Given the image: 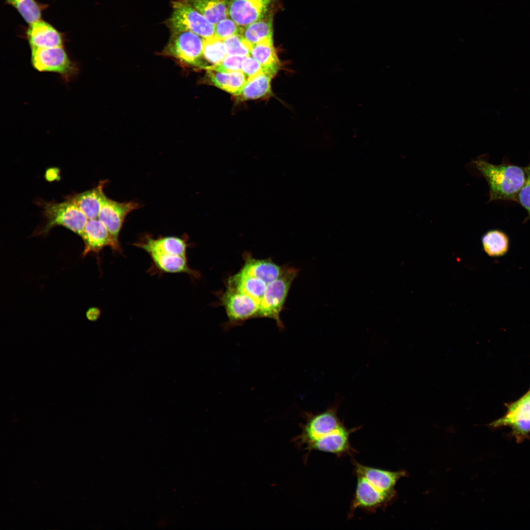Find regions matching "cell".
<instances>
[{
  "label": "cell",
  "instance_id": "603a6c76",
  "mask_svg": "<svg viewBox=\"0 0 530 530\" xmlns=\"http://www.w3.org/2000/svg\"><path fill=\"white\" fill-rule=\"evenodd\" d=\"M190 4L214 26L229 16L231 0H188Z\"/></svg>",
  "mask_w": 530,
  "mask_h": 530
},
{
  "label": "cell",
  "instance_id": "e575fe53",
  "mask_svg": "<svg viewBox=\"0 0 530 530\" xmlns=\"http://www.w3.org/2000/svg\"><path fill=\"white\" fill-rule=\"evenodd\" d=\"M525 396L530 401V391L528 392Z\"/></svg>",
  "mask_w": 530,
  "mask_h": 530
},
{
  "label": "cell",
  "instance_id": "7a4b0ae2",
  "mask_svg": "<svg viewBox=\"0 0 530 530\" xmlns=\"http://www.w3.org/2000/svg\"><path fill=\"white\" fill-rule=\"evenodd\" d=\"M356 486L348 517L357 509L373 512L386 506L395 495V486L404 471H390L353 462Z\"/></svg>",
  "mask_w": 530,
  "mask_h": 530
},
{
  "label": "cell",
  "instance_id": "e0dca14e",
  "mask_svg": "<svg viewBox=\"0 0 530 530\" xmlns=\"http://www.w3.org/2000/svg\"><path fill=\"white\" fill-rule=\"evenodd\" d=\"M106 183V181H101L96 187L81 193H74L65 199L75 204L87 219L98 218L106 196L104 188Z\"/></svg>",
  "mask_w": 530,
  "mask_h": 530
},
{
  "label": "cell",
  "instance_id": "d4e9b609",
  "mask_svg": "<svg viewBox=\"0 0 530 530\" xmlns=\"http://www.w3.org/2000/svg\"><path fill=\"white\" fill-rule=\"evenodd\" d=\"M483 249L491 257H500L506 254L509 248L508 235L499 229H491L485 232L481 238Z\"/></svg>",
  "mask_w": 530,
  "mask_h": 530
},
{
  "label": "cell",
  "instance_id": "ba28073f",
  "mask_svg": "<svg viewBox=\"0 0 530 530\" xmlns=\"http://www.w3.org/2000/svg\"><path fill=\"white\" fill-rule=\"evenodd\" d=\"M31 63L37 71L57 73L67 81L79 71L78 64L70 59L64 46L31 49Z\"/></svg>",
  "mask_w": 530,
  "mask_h": 530
},
{
  "label": "cell",
  "instance_id": "2e32d148",
  "mask_svg": "<svg viewBox=\"0 0 530 530\" xmlns=\"http://www.w3.org/2000/svg\"><path fill=\"white\" fill-rule=\"evenodd\" d=\"M490 425L494 427L509 425L521 434L530 432V401L524 396L509 406L504 416Z\"/></svg>",
  "mask_w": 530,
  "mask_h": 530
},
{
  "label": "cell",
  "instance_id": "4dcf8cb0",
  "mask_svg": "<svg viewBox=\"0 0 530 530\" xmlns=\"http://www.w3.org/2000/svg\"><path fill=\"white\" fill-rule=\"evenodd\" d=\"M526 173L527 178L525 183L519 191L514 201L520 205L527 212L528 216L524 222L530 219V174L527 171Z\"/></svg>",
  "mask_w": 530,
  "mask_h": 530
},
{
  "label": "cell",
  "instance_id": "52a82bcc",
  "mask_svg": "<svg viewBox=\"0 0 530 530\" xmlns=\"http://www.w3.org/2000/svg\"><path fill=\"white\" fill-rule=\"evenodd\" d=\"M172 12L167 21L171 31H189L203 38L214 36V26L210 23L188 0L172 2Z\"/></svg>",
  "mask_w": 530,
  "mask_h": 530
},
{
  "label": "cell",
  "instance_id": "ffe728a7",
  "mask_svg": "<svg viewBox=\"0 0 530 530\" xmlns=\"http://www.w3.org/2000/svg\"><path fill=\"white\" fill-rule=\"evenodd\" d=\"M267 284L262 280L240 270L231 276L227 282L228 286L250 296L259 304L265 292Z\"/></svg>",
  "mask_w": 530,
  "mask_h": 530
},
{
  "label": "cell",
  "instance_id": "836d02e7",
  "mask_svg": "<svg viewBox=\"0 0 530 530\" xmlns=\"http://www.w3.org/2000/svg\"><path fill=\"white\" fill-rule=\"evenodd\" d=\"M525 169L526 171L530 174V163L527 166L525 167Z\"/></svg>",
  "mask_w": 530,
  "mask_h": 530
},
{
  "label": "cell",
  "instance_id": "d6986e66",
  "mask_svg": "<svg viewBox=\"0 0 530 530\" xmlns=\"http://www.w3.org/2000/svg\"><path fill=\"white\" fill-rule=\"evenodd\" d=\"M250 55L261 64L264 73L272 77L280 68L281 63L273 46V39L252 45Z\"/></svg>",
  "mask_w": 530,
  "mask_h": 530
},
{
  "label": "cell",
  "instance_id": "7c38bea8",
  "mask_svg": "<svg viewBox=\"0 0 530 530\" xmlns=\"http://www.w3.org/2000/svg\"><path fill=\"white\" fill-rule=\"evenodd\" d=\"M275 0H231L229 17L244 27L265 17Z\"/></svg>",
  "mask_w": 530,
  "mask_h": 530
},
{
  "label": "cell",
  "instance_id": "4316f807",
  "mask_svg": "<svg viewBox=\"0 0 530 530\" xmlns=\"http://www.w3.org/2000/svg\"><path fill=\"white\" fill-rule=\"evenodd\" d=\"M5 3L14 8L28 25L41 20L42 11L47 7L36 0H5Z\"/></svg>",
  "mask_w": 530,
  "mask_h": 530
},
{
  "label": "cell",
  "instance_id": "f1b7e54d",
  "mask_svg": "<svg viewBox=\"0 0 530 530\" xmlns=\"http://www.w3.org/2000/svg\"><path fill=\"white\" fill-rule=\"evenodd\" d=\"M241 27L230 17L226 18L214 25V35L224 40L234 35L240 33Z\"/></svg>",
  "mask_w": 530,
  "mask_h": 530
},
{
  "label": "cell",
  "instance_id": "5b68a950",
  "mask_svg": "<svg viewBox=\"0 0 530 530\" xmlns=\"http://www.w3.org/2000/svg\"><path fill=\"white\" fill-rule=\"evenodd\" d=\"M298 269L284 267L281 275L268 283L261 301L258 317L267 318L275 320L279 327L283 325L280 315L286 301L292 282L297 276Z\"/></svg>",
  "mask_w": 530,
  "mask_h": 530
},
{
  "label": "cell",
  "instance_id": "f546056e",
  "mask_svg": "<svg viewBox=\"0 0 530 530\" xmlns=\"http://www.w3.org/2000/svg\"><path fill=\"white\" fill-rule=\"evenodd\" d=\"M244 57L227 55L220 63L210 67L207 70H214L220 72H232L241 71L242 63Z\"/></svg>",
  "mask_w": 530,
  "mask_h": 530
},
{
  "label": "cell",
  "instance_id": "484cf974",
  "mask_svg": "<svg viewBox=\"0 0 530 530\" xmlns=\"http://www.w3.org/2000/svg\"><path fill=\"white\" fill-rule=\"evenodd\" d=\"M227 55L223 40L215 35L203 38V57L206 65L205 69L220 63Z\"/></svg>",
  "mask_w": 530,
  "mask_h": 530
},
{
  "label": "cell",
  "instance_id": "6da1fadb",
  "mask_svg": "<svg viewBox=\"0 0 530 530\" xmlns=\"http://www.w3.org/2000/svg\"><path fill=\"white\" fill-rule=\"evenodd\" d=\"M305 422L300 433L292 441L309 454L313 450L328 452L342 456L354 452L350 436L359 427L348 428L341 421L336 407H330L316 414L305 413Z\"/></svg>",
  "mask_w": 530,
  "mask_h": 530
},
{
  "label": "cell",
  "instance_id": "44dd1931",
  "mask_svg": "<svg viewBox=\"0 0 530 530\" xmlns=\"http://www.w3.org/2000/svg\"><path fill=\"white\" fill-rule=\"evenodd\" d=\"M207 71V77L212 84L235 96L240 93L247 81L242 71L227 73Z\"/></svg>",
  "mask_w": 530,
  "mask_h": 530
},
{
  "label": "cell",
  "instance_id": "83f0119b",
  "mask_svg": "<svg viewBox=\"0 0 530 530\" xmlns=\"http://www.w3.org/2000/svg\"><path fill=\"white\" fill-rule=\"evenodd\" d=\"M227 55L245 57L250 55L252 45L246 41L239 33L223 40Z\"/></svg>",
  "mask_w": 530,
  "mask_h": 530
},
{
  "label": "cell",
  "instance_id": "5bb4252c",
  "mask_svg": "<svg viewBox=\"0 0 530 530\" xmlns=\"http://www.w3.org/2000/svg\"><path fill=\"white\" fill-rule=\"evenodd\" d=\"M26 33L31 49L64 46L62 33L42 19L29 25Z\"/></svg>",
  "mask_w": 530,
  "mask_h": 530
},
{
  "label": "cell",
  "instance_id": "30bf717a",
  "mask_svg": "<svg viewBox=\"0 0 530 530\" xmlns=\"http://www.w3.org/2000/svg\"><path fill=\"white\" fill-rule=\"evenodd\" d=\"M139 207V204L135 202H120L105 196L98 219L105 225L118 245L121 246L119 236L127 215Z\"/></svg>",
  "mask_w": 530,
  "mask_h": 530
},
{
  "label": "cell",
  "instance_id": "cb8c5ba5",
  "mask_svg": "<svg viewBox=\"0 0 530 530\" xmlns=\"http://www.w3.org/2000/svg\"><path fill=\"white\" fill-rule=\"evenodd\" d=\"M272 78L263 73L247 80L240 93L236 96L237 99L243 101L269 95L271 93V80Z\"/></svg>",
  "mask_w": 530,
  "mask_h": 530
},
{
  "label": "cell",
  "instance_id": "1f68e13d",
  "mask_svg": "<svg viewBox=\"0 0 530 530\" xmlns=\"http://www.w3.org/2000/svg\"><path fill=\"white\" fill-rule=\"evenodd\" d=\"M241 71L247 80L264 73L261 64L251 55L244 57L242 63Z\"/></svg>",
  "mask_w": 530,
  "mask_h": 530
},
{
  "label": "cell",
  "instance_id": "d6a6232c",
  "mask_svg": "<svg viewBox=\"0 0 530 530\" xmlns=\"http://www.w3.org/2000/svg\"><path fill=\"white\" fill-rule=\"evenodd\" d=\"M100 314V311L98 308L92 307L87 310L86 316L88 320L93 321L99 318Z\"/></svg>",
  "mask_w": 530,
  "mask_h": 530
},
{
  "label": "cell",
  "instance_id": "277c9868",
  "mask_svg": "<svg viewBox=\"0 0 530 530\" xmlns=\"http://www.w3.org/2000/svg\"><path fill=\"white\" fill-rule=\"evenodd\" d=\"M38 204L42 209L44 221L32 236H45L53 228L62 226L81 237L88 219L72 201L67 199L60 203L41 200Z\"/></svg>",
  "mask_w": 530,
  "mask_h": 530
},
{
  "label": "cell",
  "instance_id": "ac0fdd59",
  "mask_svg": "<svg viewBox=\"0 0 530 530\" xmlns=\"http://www.w3.org/2000/svg\"><path fill=\"white\" fill-rule=\"evenodd\" d=\"M283 269L270 259H257L247 256L240 270L268 284L278 278Z\"/></svg>",
  "mask_w": 530,
  "mask_h": 530
},
{
  "label": "cell",
  "instance_id": "8992f818",
  "mask_svg": "<svg viewBox=\"0 0 530 530\" xmlns=\"http://www.w3.org/2000/svg\"><path fill=\"white\" fill-rule=\"evenodd\" d=\"M203 47V38L192 32L172 31L162 54L184 64L205 69Z\"/></svg>",
  "mask_w": 530,
  "mask_h": 530
},
{
  "label": "cell",
  "instance_id": "9c48e42d",
  "mask_svg": "<svg viewBox=\"0 0 530 530\" xmlns=\"http://www.w3.org/2000/svg\"><path fill=\"white\" fill-rule=\"evenodd\" d=\"M221 301L232 323L258 317L259 303L250 296L233 288L227 286Z\"/></svg>",
  "mask_w": 530,
  "mask_h": 530
},
{
  "label": "cell",
  "instance_id": "8fae6325",
  "mask_svg": "<svg viewBox=\"0 0 530 530\" xmlns=\"http://www.w3.org/2000/svg\"><path fill=\"white\" fill-rule=\"evenodd\" d=\"M81 237L84 247L82 257L93 253L99 257L104 248L109 246L113 252L122 253L121 246L114 241L105 225L98 219H88Z\"/></svg>",
  "mask_w": 530,
  "mask_h": 530
},
{
  "label": "cell",
  "instance_id": "3957f363",
  "mask_svg": "<svg viewBox=\"0 0 530 530\" xmlns=\"http://www.w3.org/2000/svg\"><path fill=\"white\" fill-rule=\"evenodd\" d=\"M473 163L488 185V202L514 201L526 180L525 167L506 161L494 164L481 158Z\"/></svg>",
  "mask_w": 530,
  "mask_h": 530
},
{
  "label": "cell",
  "instance_id": "9a60e30c",
  "mask_svg": "<svg viewBox=\"0 0 530 530\" xmlns=\"http://www.w3.org/2000/svg\"><path fill=\"white\" fill-rule=\"evenodd\" d=\"M133 245L143 250L148 254L159 252L186 257L189 246L185 238L175 236H159L154 238L145 235Z\"/></svg>",
  "mask_w": 530,
  "mask_h": 530
},
{
  "label": "cell",
  "instance_id": "7402d4cb",
  "mask_svg": "<svg viewBox=\"0 0 530 530\" xmlns=\"http://www.w3.org/2000/svg\"><path fill=\"white\" fill-rule=\"evenodd\" d=\"M240 34L252 46L273 37V14L267 13L261 19L244 27Z\"/></svg>",
  "mask_w": 530,
  "mask_h": 530
},
{
  "label": "cell",
  "instance_id": "4fadbf2b",
  "mask_svg": "<svg viewBox=\"0 0 530 530\" xmlns=\"http://www.w3.org/2000/svg\"><path fill=\"white\" fill-rule=\"evenodd\" d=\"M148 254L151 260V266L148 270L151 274L183 273L192 278L200 276L197 271L189 266L186 257L159 252Z\"/></svg>",
  "mask_w": 530,
  "mask_h": 530
}]
</instances>
